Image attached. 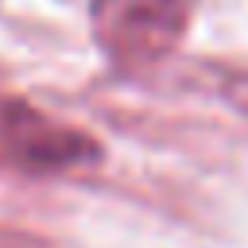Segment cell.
Segmentation results:
<instances>
[{
	"label": "cell",
	"mask_w": 248,
	"mask_h": 248,
	"mask_svg": "<svg viewBox=\"0 0 248 248\" xmlns=\"http://www.w3.org/2000/svg\"><path fill=\"white\" fill-rule=\"evenodd\" d=\"M194 0H93L89 27L101 54L120 70L163 62L186 35Z\"/></svg>",
	"instance_id": "cell-1"
},
{
	"label": "cell",
	"mask_w": 248,
	"mask_h": 248,
	"mask_svg": "<svg viewBox=\"0 0 248 248\" xmlns=\"http://www.w3.org/2000/svg\"><path fill=\"white\" fill-rule=\"evenodd\" d=\"M0 159L23 170H70L97 159L93 136L66 128L27 101L0 97Z\"/></svg>",
	"instance_id": "cell-2"
},
{
	"label": "cell",
	"mask_w": 248,
	"mask_h": 248,
	"mask_svg": "<svg viewBox=\"0 0 248 248\" xmlns=\"http://www.w3.org/2000/svg\"><path fill=\"white\" fill-rule=\"evenodd\" d=\"M225 97L248 112V74H229V81H225Z\"/></svg>",
	"instance_id": "cell-3"
}]
</instances>
